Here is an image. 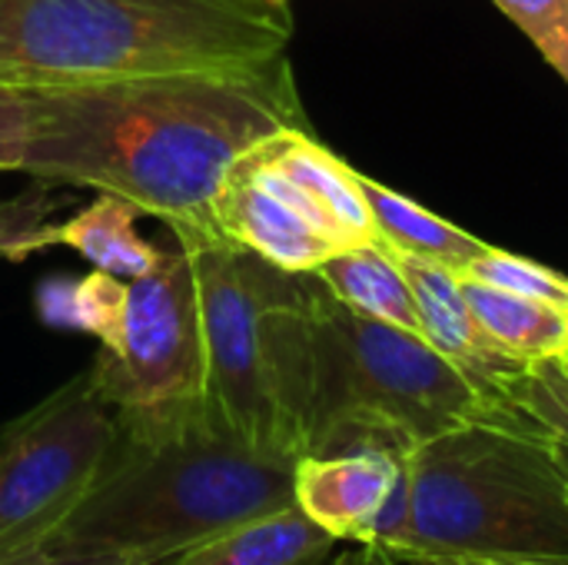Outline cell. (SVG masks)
I'll return each instance as SVG.
<instances>
[{
  "mask_svg": "<svg viewBox=\"0 0 568 565\" xmlns=\"http://www.w3.org/2000/svg\"><path fill=\"white\" fill-rule=\"evenodd\" d=\"M27 176L133 203L180 246L223 240L213 200L230 167L280 130H306L290 57L240 67L27 87Z\"/></svg>",
  "mask_w": 568,
  "mask_h": 565,
  "instance_id": "1",
  "label": "cell"
},
{
  "mask_svg": "<svg viewBox=\"0 0 568 565\" xmlns=\"http://www.w3.org/2000/svg\"><path fill=\"white\" fill-rule=\"evenodd\" d=\"M113 446L43 556L57 565H160L293 503L296 456L256 450L206 403L113 413Z\"/></svg>",
  "mask_w": 568,
  "mask_h": 565,
  "instance_id": "2",
  "label": "cell"
},
{
  "mask_svg": "<svg viewBox=\"0 0 568 565\" xmlns=\"http://www.w3.org/2000/svg\"><path fill=\"white\" fill-rule=\"evenodd\" d=\"M280 0H0V83L80 87L286 53Z\"/></svg>",
  "mask_w": 568,
  "mask_h": 565,
  "instance_id": "3",
  "label": "cell"
},
{
  "mask_svg": "<svg viewBox=\"0 0 568 565\" xmlns=\"http://www.w3.org/2000/svg\"><path fill=\"white\" fill-rule=\"evenodd\" d=\"M466 423L546 433L526 410L486 400L419 333L349 310L306 273V453H413Z\"/></svg>",
  "mask_w": 568,
  "mask_h": 565,
  "instance_id": "4",
  "label": "cell"
},
{
  "mask_svg": "<svg viewBox=\"0 0 568 565\" xmlns=\"http://www.w3.org/2000/svg\"><path fill=\"white\" fill-rule=\"evenodd\" d=\"M399 546L456 556H568V493L552 436L466 423L406 456Z\"/></svg>",
  "mask_w": 568,
  "mask_h": 565,
  "instance_id": "5",
  "label": "cell"
},
{
  "mask_svg": "<svg viewBox=\"0 0 568 565\" xmlns=\"http://www.w3.org/2000/svg\"><path fill=\"white\" fill-rule=\"evenodd\" d=\"M183 250L193 256L200 290L206 410L243 443L300 460L276 393L270 350V306L296 286L300 273H283L226 240L190 243Z\"/></svg>",
  "mask_w": 568,
  "mask_h": 565,
  "instance_id": "6",
  "label": "cell"
},
{
  "mask_svg": "<svg viewBox=\"0 0 568 565\" xmlns=\"http://www.w3.org/2000/svg\"><path fill=\"white\" fill-rule=\"evenodd\" d=\"M113 433L90 370L0 426V565L50 563L43 549L93 486Z\"/></svg>",
  "mask_w": 568,
  "mask_h": 565,
  "instance_id": "7",
  "label": "cell"
},
{
  "mask_svg": "<svg viewBox=\"0 0 568 565\" xmlns=\"http://www.w3.org/2000/svg\"><path fill=\"white\" fill-rule=\"evenodd\" d=\"M87 370L113 413L206 403V350L190 250L176 246L153 273L130 280L120 340L97 350Z\"/></svg>",
  "mask_w": 568,
  "mask_h": 565,
  "instance_id": "8",
  "label": "cell"
},
{
  "mask_svg": "<svg viewBox=\"0 0 568 565\" xmlns=\"http://www.w3.org/2000/svg\"><path fill=\"white\" fill-rule=\"evenodd\" d=\"M240 163L286 196L339 250L379 240L359 173L316 143L310 130H280L246 150Z\"/></svg>",
  "mask_w": 568,
  "mask_h": 565,
  "instance_id": "9",
  "label": "cell"
},
{
  "mask_svg": "<svg viewBox=\"0 0 568 565\" xmlns=\"http://www.w3.org/2000/svg\"><path fill=\"white\" fill-rule=\"evenodd\" d=\"M396 263L413 290L423 340L443 353L486 400L499 406H516L509 400V386L532 366L519 356H513L499 340L486 333L479 316L463 296L459 276L449 266L429 263L413 253H396Z\"/></svg>",
  "mask_w": 568,
  "mask_h": 565,
  "instance_id": "10",
  "label": "cell"
},
{
  "mask_svg": "<svg viewBox=\"0 0 568 565\" xmlns=\"http://www.w3.org/2000/svg\"><path fill=\"white\" fill-rule=\"evenodd\" d=\"M406 456L409 453L379 446L306 453L293 466V503L336 543H369L373 526L403 476Z\"/></svg>",
  "mask_w": 568,
  "mask_h": 565,
  "instance_id": "11",
  "label": "cell"
},
{
  "mask_svg": "<svg viewBox=\"0 0 568 565\" xmlns=\"http://www.w3.org/2000/svg\"><path fill=\"white\" fill-rule=\"evenodd\" d=\"M216 233L283 273H313L339 246L310 223L286 196L253 176L240 160L230 167L213 200Z\"/></svg>",
  "mask_w": 568,
  "mask_h": 565,
  "instance_id": "12",
  "label": "cell"
},
{
  "mask_svg": "<svg viewBox=\"0 0 568 565\" xmlns=\"http://www.w3.org/2000/svg\"><path fill=\"white\" fill-rule=\"evenodd\" d=\"M336 539L306 519L296 506L246 519L166 565H316Z\"/></svg>",
  "mask_w": 568,
  "mask_h": 565,
  "instance_id": "13",
  "label": "cell"
},
{
  "mask_svg": "<svg viewBox=\"0 0 568 565\" xmlns=\"http://www.w3.org/2000/svg\"><path fill=\"white\" fill-rule=\"evenodd\" d=\"M313 276L349 310L423 336L413 290H409L393 250L383 240L336 250L313 270Z\"/></svg>",
  "mask_w": 568,
  "mask_h": 565,
  "instance_id": "14",
  "label": "cell"
},
{
  "mask_svg": "<svg viewBox=\"0 0 568 565\" xmlns=\"http://www.w3.org/2000/svg\"><path fill=\"white\" fill-rule=\"evenodd\" d=\"M140 216L143 213L133 203L113 193H100L70 220L57 223L53 240L57 246L80 253L93 270H106L120 280H140L153 273L166 256V250H156L150 240L136 233Z\"/></svg>",
  "mask_w": 568,
  "mask_h": 565,
  "instance_id": "15",
  "label": "cell"
},
{
  "mask_svg": "<svg viewBox=\"0 0 568 565\" xmlns=\"http://www.w3.org/2000/svg\"><path fill=\"white\" fill-rule=\"evenodd\" d=\"M359 186H363V196L369 203L376 236L396 253H413V256H423L429 263L449 266L453 273H463L489 246L479 236L453 226L449 220L429 213L426 206L413 203L409 196H403V193H396V190H389V186H383L363 173H359Z\"/></svg>",
  "mask_w": 568,
  "mask_h": 565,
  "instance_id": "16",
  "label": "cell"
},
{
  "mask_svg": "<svg viewBox=\"0 0 568 565\" xmlns=\"http://www.w3.org/2000/svg\"><path fill=\"white\" fill-rule=\"evenodd\" d=\"M459 286L486 333L499 340L513 356L539 363L568 353V310L552 306L546 300L506 293L466 276H459Z\"/></svg>",
  "mask_w": 568,
  "mask_h": 565,
  "instance_id": "17",
  "label": "cell"
},
{
  "mask_svg": "<svg viewBox=\"0 0 568 565\" xmlns=\"http://www.w3.org/2000/svg\"><path fill=\"white\" fill-rule=\"evenodd\" d=\"M126 286L130 280H120L106 270H90L80 280H43L37 286V316L53 330L90 333L100 350H110L120 340Z\"/></svg>",
  "mask_w": 568,
  "mask_h": 565,
  "instance_id": "18",
  "label": "cell"
},
{
  "mask_svg": "<svg viewBox=\"0 0 568 565\" xmlns=\"http://www.w3.org/2000/svg\"><path fill=\"white\" fill-rule=\"evenodd\" d=\"M33 183L10 200H0V260L3 263H27L33 253L57 246L50 216L70 203V196L53 193L57 183L30 176Z\"/></svg>",
  "mask_w": 568,
  "mask_h": 565,
  "instance_id": "19",
  "label": "cell"
},
{
  "mask_svg": "<svg viewBox=\"0 0 568 565\" xmlns=\"http://www.w3.org/2000/svg\"><path fill=\"white\" fill-rule=\"evenodd\" d=\"M456 276H466V280H476V283H486V286H496V290H506V293L546 300L552 306L568 310L566 276H559L556 270H549V266H542L536 260H526V256H516V253H506V250H496V246H486V253L476 256Z\"/></svg>",
  "mask_w": 568,
  "mask_h": 565,
  "instance_id": "20",
  "label": "cell"
},
{
  "mask_svg": "<svg viewBox=\"0 0 568 565\" xmlns=\"http://www.w3.org/2000/svg\"><path fill=\"white\" fill-rule=\"evenodd\" d=\"M509 400L526 410L549 436L568 443V370L559 356L532 363L509 386Z\"/></svg>",
  "mask_w": 568,
  "mask_h": 565,
  "instance_id": "21",
  "label": "cell"
},
{
  "mask_svg": "<svg viewBox=\"0 0 568 565\" xmlns=\"http://www.w3.org/2000/svg\"><path fill=\"white\" fill-rule=\"evenodd\" d=\"M568 83V0H493Z\"/></svg>",
  "mask_w": 568,
  "mask_h": 565,
  "instance_id": "22",
  "label": "cell"
},
{
  "mask_svg": "<svg viewBox=\"0 0 568 565\" xmlns=\"http://www.w3.org/2000/svg\"><path fill=\"white\" fill-rule=\"evenodd\" d=\"M33 130V103L27 87L0 83V173H20Z\"/></svg>",
  "mask_w": 568,
  "mask_h": 565,
  "instance_id": "23",
  "label": "cell"
},
{
  "mask_svg": "<svg viewBox=\"0 0 568 565\" xmlns=\"http://www.w3.org/2000/svg\"><path fill=\"white\" fill-rule=\"evenodd\" d=\"M379 549V546H376ZM389 565H486L476 556H456V553H429V549H379Z\"/></svg>",
  "mask_w": 568,
  "mask_h": 565,
  "instance_id": "24",
  "label": "cell"
},
{
  "mask_svg": "<svg viewBox=\"0 0 568 565\" xmlns=\"http://www.w3.org/2000/svg\"><path fill=\"white\" fill-rule=\"evenodd\" d=\"M486 565H568V556H476Z\"/></svg>",
  "mask_w": 568,
  "mask_h": 565,
  "instance_id": "25",
  "label": "cell"
},
{
  "mask_svg": "<svg viewBox=\"0 0 568 565\" xmlns=\"http://www.w3.org/2000/svg\"><path fill=\"white\" fill-rule=\"evenodd\" d=\"M356 549H349L353 565H389V559L376 549V546H366V543H353Z\"/></svg>",
  "mask_w": 568,
  "mask_h": 565,
  "instance_id": "26",
  "label": "cell"
},
{
  "mask_svg": "<svg viewBox=\"0 0 568 565\" xmlns=\"http://www.w3.org/2000/svg\"><path fill=\"white\" fill-rule=\"evenodd\" d=\"M552 453H556V463H559V473L566 480V493H568V443L566 440H556L552 436Z\"/></svg>",
  "mask_w": 568,
  "mask_h": 565,
  "instance_id": "27",
  "label": "cell"
},
{
  "mask_svg": "<svg viewBox=\"0 0 568 565\" xmlns=\"http://www.w3.org/2000/svg\"><path fill=\"white\" fill-rule=\"evenodd\" d=\"M326 565H353V556H349V549H346V553H339L333 563H326Z\"/></svg>",
  "mask_w": 568,
  "mask_h": 565,
  "instance_id": "28",
  "label": "cell"
},
{
  "mask_svg": "<svg viewBox=\"0 0 568 565\" xmlns=\"http://www.w3.org/2000/svg\"><path fill=\"white\" fill-rule=\"evenodd\" d=\"M559 360H562V366H566V370H568V353H566V356H559Z\"/></svg>",
  "mask_w": 568,
  "mask_h": 565,
  "instance_id": "29",
  "label": "cell"
},
{
  "mask_svg": "<svg viewBox=\"0 0 568 565\" xmlns=\"http://www.w3.org/2000/svg\"><path fill=\"white\" fill-rule=\"evenodd\" d=\"M280 3H290V0H280Z\"/></svg>",
  "mask_w": 568,
  "mask_h": 565,
  "instance_id": "30",
  "label": "cell"
},
{
  "mask_svg": "<svg viewBox=\"0 0 568 565\" xmlns=\"http://www.w3.org/2000/svg\"><path fill=\"white\" fill-rule=\"evenodd\" d=\"M40 565H53V563H40Z\"/></svg>",
  "mask_w": 568,
  "mask_h": 565,
  "instance_id": "31",
  "label": "cell"
}]
</instances>
